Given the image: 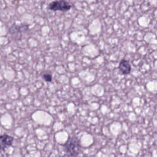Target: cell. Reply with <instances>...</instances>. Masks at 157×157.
Instances as JSON below:
<instances>
[{
    "label": "cell",
    "mask_w": 157,
    "mask_h": 157,
    "mask_svg": "<svg viewBox=\"0 0 157 157\" xmlns=\"http://www.w3.org/2000/svg\"><path fill=\"white\" fill-rule=\"evenodd\" d=\"M64 151L70 157H77L80 151V140L75 137H69L63 145Z\"/></svg>",
    "instance_id": "1"
},
{
    "label": "cell",
    "mask_w": 157,
    "mask_h": 157,
    "mask_svg": "<svg viewBox=\"0 0 157 157\" xmlns=\"http://www.w3.org/2000/svg\"><path fill=\"white\" fill-rule=\"evenodd\" d=\"M47 8L52 11H61L66 12L72 8V5L66 0H55L52 1Z\"/></svg>",
    "instance_id": "2"
},
{
    "label": "cell",
    "mask_w": 157,
    "mask_h": 157,
    "mask_svg": "<svg viewBox=\"0 0 157 157\" xmlns=\"http://www.w3.org/2000/svg\"><path fill=\"white\" fill-rule=\"evenodd\" d=\"M13 142V138L6 134H4L0 137L1 149L2 151H5L8 147L12 146Z\"/></svg>",
    "instance_id": "3"
},
{
    "label": "cell",
    "mask_w": 157,
    "mask_h": 157,
    "mask_svg": "<svg viewBox=\"0 0 157 157\" xmlns=\"http://www.w3.org/2000/svg\"><path fill=\"white\" fill-rule=\"evenodd\" d=\"M120 72L123 75H128L131 72V66L129 62L124 59H122L118 66Z\"/></svg>",
    "instance_id": "4"
},
{
    "label": "cell",
    "mask_w": 157,
    "mask_h": 157,
    "mask_svg": "<svg viewBox=\"0 0 157 157\" xmlns=\"http://www.w3.org/2000/svg\"><path fill=\"white\" fill-rule=\"evenodd\" d=\"M29 29V25H12L10 28V33H24Z\"/></svg>",
    "instance_id": "5"
},
{
    "label": "cell",
    "mask_w": 157,
    "mask_h": 157,
    "mask_svg": "<svg viewBox=\"0 0 157 157\" xmlns=\"http://www.w3.org/2000/svg\"><path fill=\"white\" fill-rule=\"evenodd\" d=\"M42 78L47 82H51L52 80V75L49 73H45L42 74Z\"/></svg>",
    "instance_id": "6"
}]
</instances>
